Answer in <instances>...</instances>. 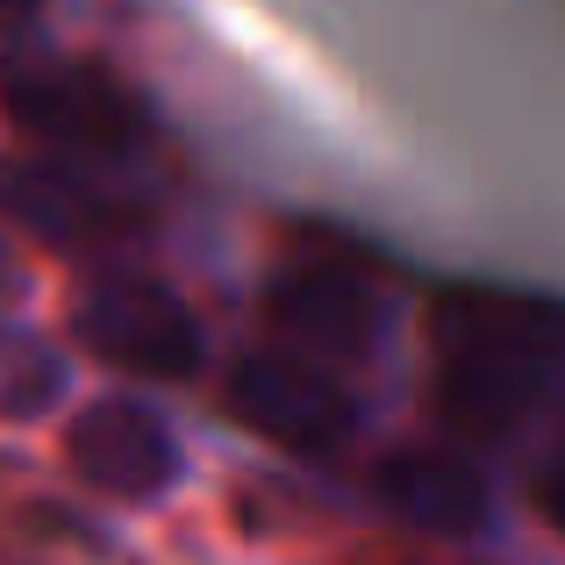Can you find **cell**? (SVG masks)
I'll return each mask as SVG.
<instances>
[{"instance_id":"obj_1","label":"cell","mask_w":565,"mask_h":565,"mask_svg":"<svg viewBox=\"0 0 565 565\" xmlns=\"http://www.w3.org/2000/svg\"><path fill=\"white\" fill-rule=\"evenodd\" d=\"M437 401L466 437L501 444L565 394V316L509 294H451L437 308Z\"/></svg>"},{"instance_id":"obj_2","label":"cell","mask_w":565,"mask_h":565,"mask_svg":"<svg viewBox=\"0 0 565 565\" xmlns=\"http://www.w3.org/2000/svg\"><path fill=\"white\" fill-rule=\"evenodd\" d=\"M0 108L22 137H36L57 158H122L143 137V100L94 57L14 51L0 57Z\"/></svg>"},{"instance_id":"obj_3","label":"cell","mask_w":565,"mask_h":565,"mask_svg":"<svg viewBox=\"0 0 565 565\" xmlns=\"http://www.w3.org/2000/svg\"><path fill=\"white\" fill-rule=\"evenodd\" d=\"M72 337L79 351H94L108 373L122 380H151V386H180L201 373L207 344L201 322L180 294H166L158 279L137 273H100L72 294Z\"/></svg>"},{"instance_id":"obj_4","label":"cell","mask_w":565,"mask_h":565,"mask_svg":"<svg viewBox=\"0 0 565 565\" xmlns=\"http://www.w3.org/2000/svg\"><path fill=\"white\" fill-rule=\"evenodd\" d=\"M222 401H230V415L244 429H258L265 444L301 451V458L337 451V444H351V429H359V401L337 386V365L301 359L294 344L244 351V359L230 365Z\"/></svg>"},{"instance_id":"obj_5","label":"cell","mask_w":565,"mask_h":565,"mask_svg":"<svg viewBox=\"0 0 565 565\" xmlns=\"http://www.w3.org/2000/svg\"><path fill=\"white\" fill-rule=\"evenodd\" d=\"M65 466L108 501H158L180 487V444L137 394H100L65 423Z\"/></svg>"},{"instance_id":"obj_6","label":"cell","mask_w":565,"mask_h":565,"mask_svg":"<svg viewBox=\"0 0 565 565\" xmlns=\"http://www.w3.org/2000/svg\"><path fill=\"white\" fill-rule=\"evenodd\" d=\"M265 322L279 330V344H294L301 359L322 365H351L373 359L380 344V294L365 273L351 265H287L265 287Z\"/></svg>"},{"instance_id":"obj_7","label":"cell","mask_w":565,"mask_h":565,"mask_svg":"<svg viewBox=\"0 0 565 565\" xmlns=\"http://www.w3.org/2000/svg\"><path fill=\"white\" fill-rule=\"evenodd\" d=\"M0 215L57 250H94L108 236H122V207L100 193L86 158H57V151L0 158Z\"/></svg>"},{"instance_id":"obj_8","label":"cell","mask_w":565,"mask_h":565,"mask_svg":"<svg viewBox=\"0 0 565 565\" xmlns=\"http://www.w3.org/2000/svg\"><path fill=\"white\" fill-rule=\"evenodd\" d=\"M380 501L429 537L487 530V480L458 451H394L380 458Z\"/></svg>"},{"instance_id":"obj_9","label":"cell","mask_w":565,"mask_h":565,"mask_svg":"<svg viewBox=\"0 0 565 565\" xmlns=\"http://www.w3.org/2000/svg\"><path fill=\"white\" fill-rule=\"evenodd\" d=\"M65 386V359L29 330H0V423H36Z\"/></svg>"},{"instance_id":"obj_10","label":"cell","mask_w":565,"mask_h":565,"mask_svg":"<svg viewBox=\"0 0 565 565\" xmlns=\"http://www.w3.org/2000/svg\"><path fill=\"white\" fill-rule=\"evenodd\" d=\"M530 494H537V515L565 537V423L544 437V451H537V466H530Z\"/></svg>"},{"instance_id":"obj_11","label":"cell","mask_w":565,"mask_h":565,"mask_svg":"<svg viewBox=\"0 0 565 565\" xmlns=\"http://www.w3.org/2000/svg\"><path fill=\"white\" fill-rule=\"evenodd\" d=\"M36 8H43V0H0V36H14V29H22Z\"/></svg>"},{"instance_id":"obj_12","label":"cell","mask_w":565,"mask_h":565,"mask_svg":"<svg viewBox=\"0 0 565 565\" xmlns=\"http://www.w3.org/2000/svg\"><path fill=\"white\" fill-rule=\"evenodd\" d=\"M14 287V273H8V250H0V294H8Z\"/></svg>"}]
</instances>
